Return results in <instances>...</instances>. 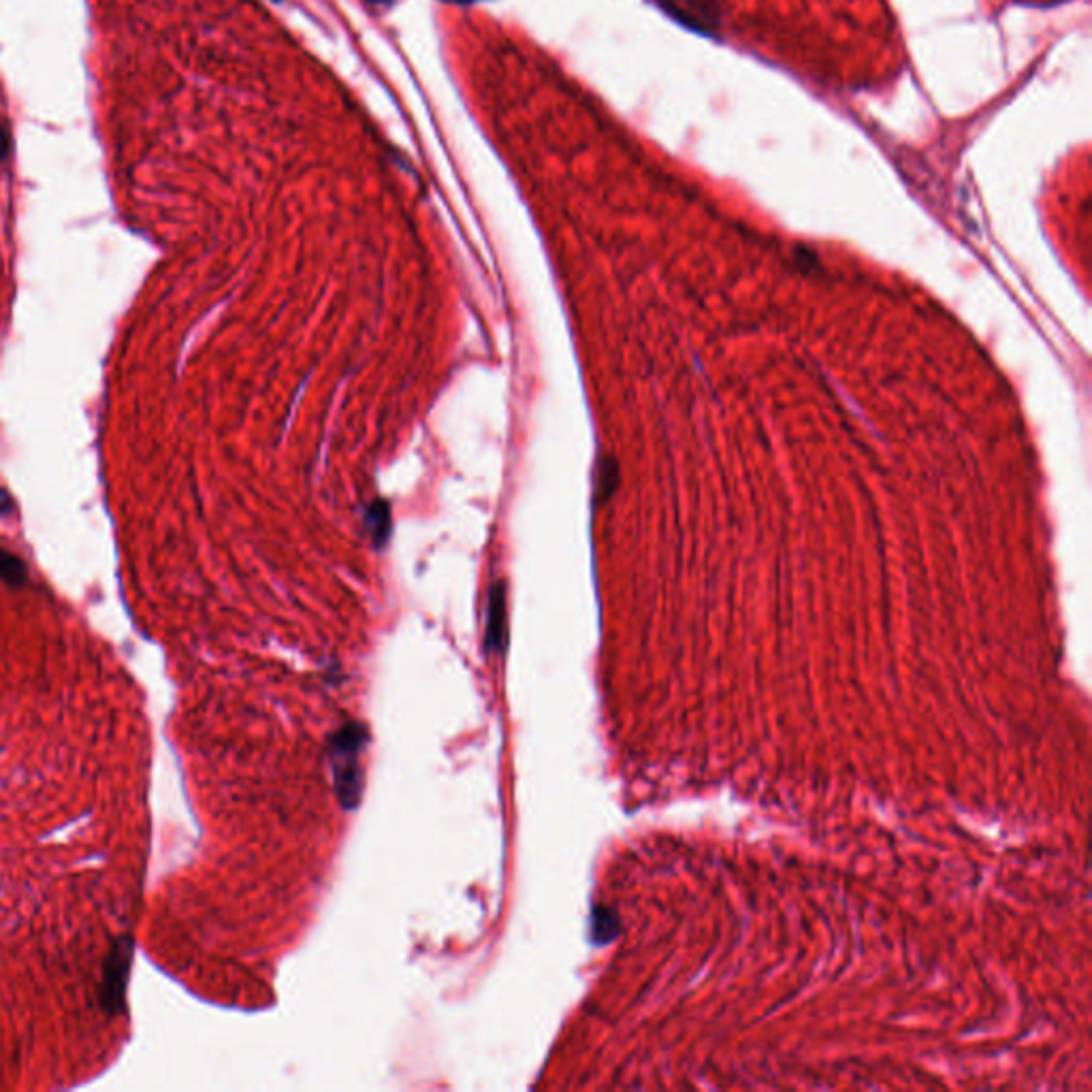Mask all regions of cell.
I'll use <instances>...</instances> for the list:
<instances>
[{"label":"cell","mask_w":1092,"mask_h":1092,"mask_svg":"<svg viewBox=\"0 0 1092 1092\" xmlns=\"http://www.w3.org/2000/svg\"><path fill=\"white\" fill-rule=\"evenodd\" d=\"M363 525H365V532H367L369 540L373 542V546H376V549H384L388 538H391V532H393L391 504H388L386 499H373V502L367 504V508H365Z\"/></svg>","instance_id":"cell-1"},{"label":"cell","mask_w":1092,"mask_h":1092,"mask_svg":"<svg viewBox=\"0 0 1092 1092\" xmlns=\"http://www.w3.org/2000/svg\"><path fill=\"white\" fill-rule=\"evenodd\" d=\"M489 628L487 638L489 645H502L504 643V630H506V587L504 583H495L489 591Z\"/></svg>","instance_id":"cell-2"},{"label":"cell","mask_w":1092,"mask_h":1092,"mask_svg":"<svg viewBox=\"0 0 1092 1092\" xmlns=\"http://www.w3.org/2000/svg\"><path fill=\"white\" fill-rule=\"evenodd\" d=\"M617 487H619V465L613 457L602 455L596 467V489H594L596 506H604L608 499L613 497Z\"/></svg>","instance_id":"cell-3"},{"label":"cell","mask_w":1092,"mask_h":1092,"mask_svg":"<svg viewBox=\"0 0 1092 1092\" xmlns=\"http://www.w3.org/2000/svg\"><path fill=\"white\" fill-rule=\"evenodd\" d=\"M367 3H371V5H388L391 0H367Z\"/></svg>","instance_id":"cell-4"},{"label":"cell","mask_w":1092,"mask_h":1092,"mask_svg":"<svg viewBox=\"0 0 1092 1092\" xmlns=\"http://www.w3.org/2000/svg\"><path fill=\"white\" fill-rule=\"evenodd\" d=\"M450 3H476V0H450Z\"/></svg>","instance_id":"cell-5"}]
</instances>
